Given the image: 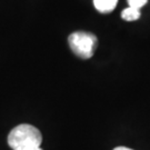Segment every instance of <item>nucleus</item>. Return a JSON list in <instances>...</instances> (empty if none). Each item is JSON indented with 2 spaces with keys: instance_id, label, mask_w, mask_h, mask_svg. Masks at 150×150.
I'll use <instances>...</instances> for the list:
<instances>
[{
  "instance_id": "obj_6",
  "label": "nucleus",
  "mask_w": 150,
  "mask_h": 150,
  "mask_svg": "<svg viewBox=\"0 0 150 150\" xmlns=\"http://www.w3.org/2000/svg\"><path fill=\"white\" fill-rule=\"evenodd\" d=\"M113 150H132V149L127 148V147H117V148H115Z\"/></svg>"
},
{
  "instance_id": "obj_5",
  "label": "nucleus",
  "mask_w": 150,
  "mask_h": 150,
  "mask_svg": "<svg viewBox=\"0 0 150 150\" xmlns=\"http://www.w3.org/2000/svg\"><path fill=\"white\" fill-rule=\"evenodd\" d=\"M147 2H148V0H128L129 7L139 9V10H140V8L144 7Z\"/></svg>"
},
{
  "instance_id": "obj_2",
  "label": "nucleus",
  "mask_w": 150,
  "mask_h": 150,
  "mask_svg": "<svg viewBox=\"0 0 150 150\" xmlns=\"http://www.w3.org/2000/svg\"><path fill=\"white\" fill-rule=\"evenodd\" d=\"M68 42L74 54L82 59H89L96 50L97 37L91 32L77 31L70 35Z\"/></svg>"
},
{
  "instance_id": "obj_3",
  "label": "nucleus",
  "mask_w": 150,
  "mask_h": 150,
  "mask_svg": "<svg viewBox=\"0 0 150 150\" xmlns=\"http://www.w3.org/2000/svg\"><path fill=\"white\" fill-rule=\"evenodd\" d=\"M118 4V0H93L96 9L100 12H110Z\"/></svg>"
},
{
  "instance_id": "obj_4",
  "label": "nucleus",
  "mask_w": 150,
  "mask_h": 150,
  "mask_svg": "<svg viewBox=\"0 0 150 150\" xmlns=\"http://www.w3.org/2000/svg\"><path fill=\"white\" fill-rule=\"evenodd\" d=\"M121 17H122V19L127 20V21H134V20H137L140 18V10L136 9V8L128 7V8L122 10Z\"/></svg>"
},
{
  "instance_id": "obj_1",
  "label": "nucleus",
  "mask_w": 150,
  "mask_h": 150,
  "mask_svg": "<svg viewBox=\"0 0 150 150\" xmlns=\"http://www.w3.org/2000/svg\"><path fill=\"white\" fill-rule=\"evenodd\" d=\"M41 142V132L27 123L15 127L8 136V145L12 150H42Z\"/></svg>"
}]
</instances>
